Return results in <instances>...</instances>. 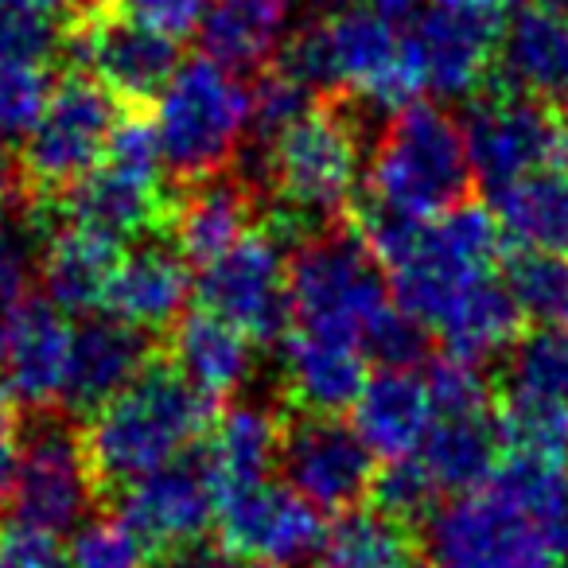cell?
<instances>
[{"label": "cell", "instance_id": "obj_1", "mask_svg": "<svg viewBox=\"0 0 568 568\" xmlns=\"http://www.w3.org/2000/svg\"><path fill=\"white\" fill-rule=\"evenodd\" d=\"M276 67L312 94H355L389 118L417 105L425 94V74L409 36L363 0H343L312 17L301 32L288 36Z\"/></svg>", "mask_w": 568, "mask_h": 568}, {"label": "cell", "instance_id": "obj_2", "mask_svg": "<svg viewBox=\"0 0 568 568\" xmlns=\"http://www.w3.org/2000/svg\"><path fill=\"white\" fill-rule=\"evenodd\" d=\"M214 425V402L175 366L152 358L129 389L82 425L98 487L125 490L129 483L183 459V452Z\"/></svg>", "mask_w": 568, "mask_h": 568}, {"label": "cell", "instance_id": "obj_3", "mask_svg": "<svg viewBox=\"0 0 568 568\" xmlns=\"http://www.w3.org/2000/svg\"><path fill=\"white\" fill-rule=\"evenodd\" d=\"M464 125L440 105L394 113L366 168V206L397 219L428 222L467 199L471 187Z\"/></svg>", "mask_w": 568, "mask_h": 568}, {"label": "cell", "instance_id": "obj_4", "mask_svg": "<svg viewBox=\"0 0 568 568\" xmlns=\"http://www.w3.org/2000/svg\"><path fill=\"white\" fill-rule=\"evenodd\" d=\"M293 332L363 347L371 332L397 308L389 276L363 234L327 226L304 237L288 261Z\"/></svg>", "mask_w": 568, "mask_h": 568}, {"label": "cell", "instance_id": "obj_5", "mask_svg": "<svg viewBox=\"0 0 568 568\" xmlns=\"http://www.w3.org/2000/svg\"><path fill=\"white\" fill-rule=\"evenodd\" d=\"M358 168L363 144L355 121L332 105H312L265 149V180L284 214L276 234L308 230L312 237L335 226L358 187Z\"/></svg>", "mask_w": 568, "mask_h": 568}, {"label": "cell", "instance_id": "obj_6", "mask_svg": "<svg viewBox=\"0 0 568 568\" xmlns=\"http://www.w3.org/2000/svg\"><path fill=\"white\" fill-rule=\"evenodd\" d=\"M98 495L102 487L94 479L87 436H82V425H74V413H67L63 405L20 409L4 514L12 521L63 537L94 518L90 510Z\"/></svg>", "mask_w": 568, "mask_h": 568}, {"label": "cell", "instance_id": "obj_7", "mask_svg": "<svg viewBox=\"0 0 568 568\" xmlns=\"http://www.w3.org/2000/svg\"><path fill=\"white\" fill-rule=\"evenodd\" d=\"M152 129L175 180H211L222 175L250 133V90L237 71L214 59H187L156 98Z\"/></svg>", "mask_w": 568, "mask_h": 568}, {"label": "cell", "instance_id": "obj_8", "mask_svg": "<svg viewBox=\"0 0 568 568\" xmlns=\"http://www.w3.org/2000/svg\"><path fill=\"white\" fill-rule=\"evenodd\" d=\"M121 102L87 71H71L51 87L40 125L17 152V199L36 211L90 175L110 152L121 125Z\"/></svg>", "mask_w": 568, "mask_h": 568}, {"label": "cell", "instance_id": "obj_9", "mask_svg": "<svg viewBox=\"0 0 568 568\" xmlns=\"http://www.w3.org/2000/svg\"><path fill=\"white\" fill-rule=\"evenodd\" d=\"M433 568H552V549L537 521L503 487L452 495L425 518Z\"/></svg>", "mask_w": 568, "mask_h": 568}, {"label": "cell", "instance_id": "obj_10", "mask_svg": "<svg viewBox=\"0 0 568 568\" xmlns=\"http://www.w3.org/2000/svg\"><path fill=\"white\" fill-rule=\"evenodd\" d=\"M199 304L211 316L234 324L253 343H276L293 327L288 261L281 237L250 230L237 245L199 265Z\"/></svg>", "mask_w": 568, "mask_h": 568}, {"label": "cell", "instance_id": "obj_11", "mask_svg": "<svg viewBox=\"0 0 568 568\" xmlns=\"http://www.w3.org/2000/svg\"><path fill=\"white\" fill-rule=\"evenodd\" d=\"M464 141L483 187L503 191L552 164H568V129L537 98L487 94L467 110Z\"/></svg>", "mask_w": 568, "mask_h": 568}, {"label": "cell", "instance_id": "obj_12", "mask_svg": "<svg viewBox=\"0 0 568 568\" xmlns=\"http://www.w3.org/2000/svg\"><path fill=\"white\" fill-rule=\"evenodd\" d=\"M67 55L79 71L94 74L118 102H156L172 74L180 71V43L113 9L82 12L67 24Z\"/></svg>", "mask_w": 568, "mask_h": 568}, {"label": "cell", "instance_id": "obj_13", "mask_svg": "<svg viewBox=\"0 0 568 568\" xmlns=\"http://www.w3.org/2000/svg\"><path fill=\"white\" fill-rule=\"evenodd\" d=\"M284 483L320 510H355L378 479V456L339 417L301 413L281 436Z\"/></svg>", "mask_w": 568, "mask_h": 568}, {"label": "cell", "instance_id": "obj_14", "mask_svg": "<svg viewBox=\"0 0 568 568\" xmlns=\"http://www.w3.org/2000/svg\"><path fill=\"white\" fill-rule=\"evenodd\" d=\"M324 518L288 483H261L219 503V541L250 565L288 568L316 557Z\"/></svg>", "mask_w": 568, "mask_h": 568}, {"label": "cell", "instance_id": "obj_15", "mask_svg": "<svg viewBox=\"0 0 568 568\" xmlns=\"http://www.w3.org/2000/svg\"><path fill=\"white\" fill-rule=\"evenodd\" d=\"M118 518L149 545L156 560L180 545L206 537L211 521L219 518V498L199 459L195 464L175 459L118 490Z\"/></svg>", "mask_w": 568, "mask_h": 568}, {"label": "cell", "instance_id": "obj_16", "mask_svg": "<svg viewBox=\"0 0 568 568\" xmlns=\"http://www.w3.org/2000/svg\"><path fill=\"white\" fill-rule=\"evenodd\" d=\"M74 327L43 293H32L12 308L4 335V382L17 394L20 409H51L63 405L67 371H71Z\"/></svg>", "mask_w": 568, "mask_h": 568}, {"label": "cell", "instance_id": "obj_17", "mask_svg": "<svg viewBox=\"0 0 568 568\" xmlns=\"http://www.w3.org/2000/svg\"><path fill=\"white\" fill-rule=\"evenodd\" d=\"M28 214L79 222L113 242H136V237H152L160 226H168L172 199L164 195L160 180H141L113 164H98L74 187H67L55 203L36 206Z\"/></svg>", "mask_w": 568, "mask_h": 568}, {"label": "cell", "instance_id": "obj_18", "mask_svg": "<svg viewBox=\"0 0 568 568\" xmlns=\"http://www.w3.org/2000/svg\"><path fill=\"white\" fill-rule=\"evenodd\" d=\"M152 363L149 332L118 316H90L74 332L71 371H67L63 409L74 417H94L121 389H129Z\"/></svg>", "mask_w": 568, "mask_h": 568}, {"label": "cell", "instance_id": "obj_19", "mask_svg": "<svg viewBox=\"0 0 568 568\" xmlns=\"http://www.w3.org/2000/svg\"><path fill=\"white\" fill-rule=\"evenodd\" d=\"M405 36L425 74V90L436 98H452V102L479 94L498 59L495 24L464 17V12L428 9L413 20Z\"/></svg>", "mask_w": 568, "mask_h": 568}, {"label": "cell", "instance_id": "obj_20", "mask_svg": "<svg viewBox=\"0 0 568 568\" xmlns=\"http://www.w3.org/2000/svg\"><path fill=\"white\" fill-rule=\"evenodd\" d=\"M187 265L191 261L175 245L141 237L133 250L121 253L118 273L105 293V312L149 335L175 327L195 288Z\"/></svg>", "mask_w": 568, "mask_h": 568}, {"label": "cell", "instance_id": "obj_21", "mask_svg": "<svg viewBox=\"0 0 568 568\" xmlns=\"http://www.w3.org/2000/svg\"><path fill=\"white\" fill-rule=\"evenodd\" d=\"M121 242L67 219L43 222L40 284L43 296L67 316H90L105 308V293L118 273Z\"/></svg>", "mask_w": 568, "mask_h": 568}, {"label": "cell", "instance_id": "obj_22", "mask_svg": "<svg viewBox=\"0 0 568 568\" xmlns=\"http://www.w3.org/2000/svg\"><path fill=\"white\" fill-rule=\"evenodd\" d=\"M498 71L506 90L560 98L568 90V0H526L498 32Z\"/></svg>", "mask_w": 568, "mask_h": 568}, {"label": "cell", "instance_id": "obj_23", "mask_svg": "<svg viewBox=\"0 0 568 568\" xmlns=\"http://www.w3.org/2000/svg\"><path fill=\"white\" fill-rule=\"evenodd\" d=\"M436 425V405L425 374L402 366H378L355 402V428L386 464L409 459L425 448Z\"/></svg>", "mask_w": 568, "mask_h": 568}, {"label": "cell", "instance_id": "obj_24", "mask_svg": "<svg viewBox=\"0 0 568 568\" xmlns=\"http://www.w3.org/2000/svg\"><path fill=\"white\" fill-rule=\"evenodd\" d=\"M281 371L284 394L293 397L301 413L320 417H339L355 409L358 394L366 386V351L339 339H320V335L288 332L281 343Z\"/></svg>", "mask_w": 568, "mask_h": 568}, {"label": "cell", "instance_id": "obj_25", "mask_svg": "<svg viewBox=\"0 0 568 568\" xmlns=\"http://www.w3.org/2000/svg\"><path fill=\"white\" fill-rule=\"evenodd\" d=\"M281 417L265 405H234L222 417H214L206 448L199 456L214 498L222 503V498L268 483V471L281 464Z\"/></svg>", "mask_w": 568, "mask_h": 568}, {"label": "cell", "instance_id": "obj_26", "mask_svg": "<svg viewBox=\"0 0 568 568\" xmlns=\"http://www.w3.org/2000/svg\"><path fill=\"white\" fill-rule=\"evenodd\" d=\"M301 0H211L199 40L206 59L230 71H265L288 43Z\"/></svg>", "mask_w": 568, "mask_h": 568}, {"label": "cell", "instance_id": "obj_27", "mask_svg": "<svg viewBox=\"0 0 568 568\" xmlns=\"http://www.w3.org/2000/svg\"><path fill=\"white\" fill-rule=\"evenodd\" d=\"M250 187L242 180L211 175V180L191 183V191H183L180 199H172L168 230H172V245L183 257L206 265L250 234Z\"/></svg>", "mask_w": 568, "mask_h": 568}, {"label": "cell", "instance_id": "obj_28", "mask_svg": "<svg viewBox=\"0 0 568 568\" xmlns=\"http://www.w3.org/2000/svg\"><path fill=\"white\" fill-rule=\"evenodd\" d=\"M172 366L211 402L237 394L253 374V339L206 308L187 312L172 327Z\"/></svg>", "mask_w": 568, "mask_h": 568}, {"label": "cell", "instance_id": "obj_29", "mask_svg": "<svg viewBox=\"0 0 568 568\" xmlns=\"http://www.w3.org/2000/svg\"><path fill=\"white\" fill-rule=\"evenodd\" d=\"M440 495H467L495 483L506 459L503 428L490 413L475 417H436L425 448L417 452Z\"/></svg>", "mask_w": 568, "mask_h": 568}, {"label": "cell", "instance_id": "obj_30", "mask_svg": "<svg viewBox=\"0 0 568 568\" xmlns=\"http://www.w3.org/2000/svg\"><path fill=\"white\" fill-rule=\"evenodd\" d=\"M495 219L521 250L568 257V164H552L495 191Z\"/></svg>", "mask_w": 568, "mask_h": 568}, {"label": "cell", "instance_id": "obj_31", "mask_svg": "<svg viewBox=\"0 0 568 568\" xmlns=\"http://www.w3.org/2000/svg\"><path fill=\"white\" fill-rule=\"evenodd\" d=\"M413 529L378 506L343 510L324 529L316 568H413Z\"/></svg>", "mask_w": 568, "mask_h": 568}, {"label": "cell", "instance_id": "obj_32", "mask_svg": "<svg viewBox=\"0 0 568 568\" xmlns=\"http://www.w3.org/2000/svg\"><path fill=\"white\" fill-rule=\"evenodd\" d=\"M521 312L514 304L510 288L498 276H487L448 312L436 335L444 339L448 355H464L471 363H487V358L503 355L518 343Z\"/></svg>", "mask_w": 568, "mask_h": 568}, {"label": "cell", "instance_id": "obj_33", "mask_svg": "<svg viewBox=\"0 0 568 568\" xmlns=\"http://www.w3.org/2000/svg\"><path fill=\"white\" fill-rule=\"evenodd\" d=\"M495 487H503L537 521L552 557L568 565V464L506 456L495 475Z\"/></svg>", "mask_w": 568, "mask_h": 568}, {"label": "cell", "instance_id": "obj_34", "mask_svg": "<svg viewBox=\"0 0 568 568\" xmlns=\"http://www.w3.org/2000/svg\"><path fill=\"white\" fill-rule=\"evenodd\" d=\"M506 397H529L568 409V324H552L510 347Z\"/></svg>", "mask_w": 568, "mask_h": 568}, {"label": "cell", "instance_id": "obj_35", "mask_svg": "<svg viewBox=\"0 0 568 568\" xmlns=\"http://www.w3.org/2000/svg\"><path fill=\"white\" fill-rule=\"evenodd\" d=\"M503 281L518 304L521 320H537L541 327L568 324V257L541 250H518L506 257Z\"/></svg>", "mask_w": 568, "mask_h": 568}, {"label": "cell", "instance_id": "obj_36", "mask_svg": "<svg viewBox=\"0 0 568 568\" xmlns=\"http://www.w3.org/2000/svg\"><path fill=\"white\" fill-rule=\"evenodd\" d=\"M51 98V71L0 59V160L17 164V152L40 125Z\"/></svg>", "mask_w": 568, "mask_h": 568}, {"label": "cell", "instance_id": "obj_37", "mask_svg": "<svg viewBox=\"0 0 568 568\" xmlns=\"http://www.w3.org/2000/svg\"><path fill=\"white\" fill-rule=\"evenodd\" d=\"M506 456H529L545 464H568V409L529 397H503L498 413Z\"/></svg>", "mask_w": 568, "mask_h": 568}, {"label": "cell", "instance_id": "obj_38", "mask_svg": "<svg viewBox=\"0 0 568 568\" xmlns=\"http://www.w3.org/2000/svg\"><path fill=\"white\" fill-rule=\"evenodd\" d=\"M312 110V90L301 87L288 71L273 67V71H261L257 82L250 90V133L261 149L284 136L304 113Z\"/></svg>", "mask_w": 568, "mask_h": 568}, {"label": "cell", "instance_id": "obj_39", "mask_svg": "<svg viewBox=\"0 0 568 568\" xmlns=\"http://www.w3.org/2000/svg\"><path fill=\"white\" fill-rule=\"evenodd\" d=\"M428 394H433L436 417H475L490 413V382L483 363L464 355H440L425 366Z\"/></svg>", "mask_w": 568, "mask_h": 568}, {"label": "cell", "instance_id": "obj_40", "mask_svg": "<svg viewBox=\"0 0 568 568\" xmlns=\"http://www.w3.org/2000/svg\"><path fill=\"white\" fill-rule=\"evenodd\" d=\"M71 568H152V552L121 518H90L71 537Z\"/></svg>", "mask_w": 568, "mask_h": 568}, {"label": "cell", "instance_id": "obj_41", "mask_svg": "<svg viewBox=\"0 0 568 568\" xmlns=\"http://www.w3.org/2000/svg\"><path fill=\"white\" fill-rule=\"evenodd\" d=\"M371 495H374V506H378V510L394 514V518L405 521V526L428 518V514L436 510V498H444L440 490H436L433 475L425 471V464H420L417 456L394 459V464L382 467Z\"/></svg>", "mask_w": 568, "mask_h": 568}, {"label": "cell", "instance_id": "obj_42", "mask_svg": "<svg viewBox=\"0 0 568 568\" xmlns=\"http://www.w3.org/2000/svg\"><path fill=\"white\" fill-rule=\"evenodd\" d=\"M67 55V24L32 12H0V59L51 67Z\"/></svg>", "mask_w": 568, "mask_h": 568}, {"label": "cell", "instance_id": "obj_43", "mask_svg": "<svg viewBox=\"0 0 568 568\" xmlns=\"http://www.w3.org/2000/svg\"><path fill=\"white\" fill-rule=\"evenodd\" d=\"M110 9L118 17L133 20V24L180 40V36H191L203 28L211 0H110Z\"/></svg>", "mask_w": 568, "mask_h": 568}, {"label": "cell", "instance_id": "obj_44", "mask_svg": "<svg viewBox=\"0 0 568 568\" xmlns=\"http://www.w3.org/2000/svg\"><path fill=\"white\" fill-rule=\"evenodd\" d=\"M0 568H71V552L48 529L0 518Z\"/></svg>", "mask_w": 568, "mask_h": 568}, {"label": "cell", "instance_id": "obj_45", "mask_svg": "<svg viewBox=\"0 0 568 568\" xmlns=\"http://www.w3.org/2000/svg\"><path fill=\"white\" fill-rule=\"evenodd\" d=\"M425 327L413 316H405L402 308H394L366 339V358H374L378 366H402V371H413V366L425 358Z\"/></svg>", "mask_w": 568, "mask_h": 568}, {"label": "cell", "instance_id": "obj_46", "mask_svg": "<svg viewBox=\"0 0 568 568\" xmlns=\"http://www.w3.org/2000/svg\"><path fill=\"white\" fill-rule=\"evenodd\" d=\"M152 568H234V552L222 541L199 537V541H187V545H180V549L156 557Z\"/></svg>", "mask_w": 568, "mask_h": 568}, {"label": "cell", "instance_id": "obj_47", "mask_svg": "<svg viewBox=\"0 0 568 568\" xmlns=\"http://www.w3.org/2000/svg\"><path fill=\"white\" fill-rule=\"evenodd\" d=\"M526 0H436V9H448V12H464V17L475 20H503L510 12H518Z\"/></svg>", "mask_w": 568, "mask_h": 568}, {"label": "cell", "instance_id": "obj_48", "mask_svg": "<svg viewBox=\"0 0 568 568\" xmlns=\"http://www.w3.org/2000/svg\"><path fill=\"white\" fill-rule=\"evenodd\" d=\"M0 12H32L71 24L74 17H82V0H0Z\"/></svg>", "mask_w": 568, "mask_h": 568}, {"label": "cell", "instance_id": "obj_49", "mask_svg": "<svg viewBox=\"0 0 568 568\" xmlns=\"http://www.w3.org/2000/svg\"><path fill=\"white\" fill-rule=\"evenodd\" d=\"M17 425H20V402L9 389V382H0V448L17 444Z\"/></svg>", "mask_w": 568, "mask_h": 568}, {"label": "cell", "instance_id": "obj_50", "mask_svg": "<svg viewBox=\"0 0 568 568\" xmlns=\"http://www.w3.org/2000/svg\"><path fill=\"white\" fill-rule=\"evenodd\" d=\"M363 4H371L374 12H382L386 20H409V17H417V9H420V0H363Z\"/></svg>", "mask_w": 568, "mask_h": 568}, {"label": "cell", "instance_id": "obj_51", "mask_svg": "<svg viewBox=\"0 0 568 568\" xmlns=\"http://www.w3.org/2000/svg\"><path fill=\"white\" fill-rule=\"evenodd\" d=\"M9 195H17V168L12 160H0V206L9 203Z\"/></svg>", "mask_w": 568, "mask_h": 568}, {"label": "cell", "instance_id": "obj_52", "mask_svg": "<svg viewBox=\"0 0 568 568\" xmlns=\"http://www.w3.org/2000/svg\"><path fill=\"white\" fill-rule=\"evenodd\" d=\"M9 320H12V308H0V355H4V335H9Z\"/></svg>", "mask_w": 568, "mask_h": 568}, {"label": "cell", "instance_id": "obj_53", "mask_svg": "<svg viewBox=\"0 0 568 568\" xmlns=\"http://www.w3.org/2000/svg\"><path fill=\"white\" fill-rule=\"evenodd\" d=\"M98 9H110V0H82V12H98Z\"/></svg>", "mask_w": 568, "mask_h": 568}, {"label": "cell", "instance_id": "obj_54", "mask_svg": "<svg viewBox=\"0 0 568 568\" xmlns=\"http://www.w3.org/2000/svg\"><path fill=\"white\" fill-rule=\"evenodd\" d=\"M560 125L568 129V90H565V94H560Z\"/></svg>", "mask_w": 568, "mask_h": 568}, {"label": "cell", "instance_id": "obj_55", "mask_svg": "<svg viewBox=\"0 0 568 568\" xmlns=\"http://www.w3.org/2000/svg\"><path fill=\"white\" fill-rule=\"evenodd\" d=\"M245 568H273V565H245Z\"/></svg>", "mask_w": 568, "mask_h": 568}, {"label": "cell", "instance_id": "obj_56", "mask_svg": "<svg viewBox=\"0 0 568 568\" xmlns=\"http://www.w3.org/2000/svg\"><path fill=\"white\" fill-rule=\"evenodd\" d=\"M0 245H4V230H0Z\"/></svg>", "mask_w": 568, "mask_h": 568}]
</instances>
